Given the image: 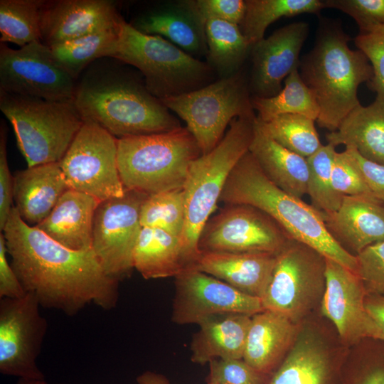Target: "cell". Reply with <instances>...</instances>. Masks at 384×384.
Returning a JSON list of instances; mask_svg holds the SVG:
<instances>
[{
  "mask_svg": "<svg viewBox=\"0 0 384 384\" xmlns=\"http://www.w3.org/2000/svg\"><path fill=\"white\" fill-rule=\"evenodd\" d=\"M11 265L41 306L73 316L95 304L117 306L119 281L109 277L92 250H73L26 223L14 206L3 230Z\"/></svg>",
  "mask_w": 384,
  "mask_h": 384,
  "instance_id": "obj_1",
  "label": "cell"
},
{
  "mask_svg": "<svg viewBox=\"0 0 384 384\" xmlns=\"http://www.w3.org/2000/svg\"><path fill=\"white\" fill-rule=\"evenodd\" d=\"M220 201L255 207L275 220L293 240L314 248L356 273V256L329 232L321 213L273 183L248 151L232 170Z\"/></svg>",
  "mask_w": 384,
  "mask_h": 384,
  "instance_id": "obj_2",
  "label": "cell"
},
{
  "mask_svg": "<svg viewBox=\"0 0 384 384\" xmlns=\"http://www.w3.org/2000/svg\"><path fill=\"white\" fill-rule=\"evenodd\" d=\"M74 103L83 122L97 124L117 139L181 127L144 84L111 70L87 72L77 84Z\"/></svg>",
  "mask_w": 384,
  "mask_h": 384,
  "instance_id": "obj_3",
  "label": "cell"
},
{
  "mask_svg": "<svg viewBox=\"0 0 384 384\" xmlns=\"http://www.w3.org/2000/svg\"><path fill=\"white\" fill-rule=\"evenodd\" d=\"M349 36L334 21L323 20L314 48L300 60L299 71L319 107L320 127L334 132L360 104L358 90L373 76L360 50L348 46Z\"/></svg>",
  "mask_w": 384,
  "mask_h": 384,
  "instance_id": "obj_4",
  "label": "cell"
},
{
  "mask_svg": "<svg viewBox=\"0 0 384 384\" xmlns=\"http://www.w3.org/2000/svg\"><path fill=\"white\" fill-rule=\"evenodd\" d=\"M202 155L186 127L117 139V163L127 191L151 196L183 189L191 163Z\"/></svg>",
  "mask_w": 384,
  "mask_h": 384,
  "instance_id": "obj_5",
  "label": "cell"
},
{
  "mask_svg": "<svg viewBox=\"0 0 384 384\" xmlns=\"http://www.w3.org/2000/svg\"><path fill=\"white\" fill-rule=\"evenodd\" d=\"M252 117H237L218 144L191 164L183 186L186 220L181 236L183 250L190 265L201 255V233L217 207L225 183L235 166L249 151L253 136Z\"/></svg>",
  "mask_w": 384,
  "mask_h": 384,
  "instance_id": "obj_6",
  "label": "cell"
},
{
  "mask_svg": "<svg viewBox=\"0 0 384 384\" xmlns=\"http://www.w3.org/2000/svg\"><path fill=\"white\" fill-rule=\"evenodd\" d=\"M105 58L137 68L147 90L159 100L201 88L210 83L214 73L207 63L161 36L139 32L123 18Z\"/></svg>",
  "mask_w": 384,
  "mask_h": 384,
  "instance_id": "obj_7",
  "label": "cell"
},
{
  "mask_svg": "<svg viewBox=\"0 0 384 384\" xmlns=\"http://www.w3.org/2000/svg\"><path fill=\"white\" fill-rule=\"evenodd\" d=\"M0 110L12 125L28 167L59 163L84 122L74 101L0 92Z\"/></svg>",
  "mask_w": 384,
  "mask_h": 384,
  "instance_id": "obj_8",
  "label": "cell"
},
{
  "mask_svg": "<svg viewBox=\"0 0 384 384\" xmlns=\"http://www.w3.org/2000/svg\"><path fill=\"white\" fill-rule=\"evenodd\" d=\"M249 82L241 71L177 96L160 100L186 123L202 154L221 141L232 120L255 117Z\"/></svg>",
  "mask_w": 384,
  "mask_h": 384,
  "instance_id": "obj_9",
  "label": "cell"
},
{
  "mask_svg": "<svg viewBox=\"0 0 384 384\" xmlns=\"http://www.w3.org/2000/svg\"><path fill=\"white\" fill-rule=\"evenodd\" d=\"M70 189L100 201L122 196L117 163V139L96 123L84 122L59 162Z\"/></svg>",
  "mask_w": 384,
  "mask_h": 384,
  "instance_id": "obj_10",
  "label": "cell"
},
{
  "mask_svg": "<svg viewBox=\"0 0 384 384\" xmlns=\"http://www.w3.org/2000/svg\"><path fill=\"white\" fill-rule=\"evenodd\" d=\"M75 79L51 49L34 41L18 49L0 43V92L52 101H74Z\"/></svg>",
  "mask_w": 384,
  "mask_h": 384,
  "instance_id": "obj_11",
  "label": "cell"
},
{
  "mask_svg": "<svg viewBox=\"0 0 384 384\" xmlns=\"http://www.w3.org/2000/svg\"><path fill=\"white\" fill-rule=\"evenodd\" d=\"M147 196L126 190L98 204L93 218L92 250L105 273L120 282L134 270L133 253L142 230L140 211Z\"/></svg>",
  "mask_w": 384,
  "mask_h": 384,
  "instance_id": "obj_12",
  "label": "cell"
},
{
  "mask_svg": "<svg viewBox=\"0 0 384 384\" xmlns=\"http://www.w3.org/2000/svg\"><path fill=\"white\" fill-rule=\"evenodd\" d=\"M292 239L270 216L249 205H226L208 219L198 241L203 252L277 255Z\"/></svg>",
  "mask_w": 384,
  "mask_h": 384,
  "instance_id": "obj_13",
  "label": "cell"
},
{
  "mask_svg": "<svg viewBox=\"0 0 384 384\" xmlns=\"http://www.w3.org/2000/svg\"><path fill=\"white\" fill-rule=\"evenodd\" d=\"M31 293L0 299V373L23 379L46 380L37 365L48 324Z\"/></svg>",
  "mask_w": 384,
  "mask_h": 384,
  "instance_id": "obj_14",
  "label": "cell"
},
{
  "mask_svg": "<svg viewBox=\"0 0 384 384\" xmlns=\"http://www.w3.org/2000/svg\"><path fill=\"white\" fill-rule=\"evenodd\" d=\"M325 257L310 246L290 239L277 255L275 266L261 299L264 309L294 320L311 294L325 284Z\"/></svg>",
  "mask_w": 384,
  "mask_h": 384,
  "instance_id": "obj_15",
  "label": "cell"
},
{
  "mask_svg": "<svg viewBox=\"0 0 384 384\" xmlns=\"http://www.w3.org/2000/svg\"><path fill=\"white\" fill-rule=\"evenodd\" d=\"M263 310L261 299L242 293L193 266L175 277L171 319L177 324L198 325L217 315L252 316Z\"/></svg>",
  "mask_w": 384,
  "mask_h": 384,
  "instance_id": "obj_16",
  "label": "cell"
},
{
  "mask_svg": "<svg viewBox=\"0 0 384 384\" xmlns=\"http://www.w3.org/2000/svg\"><path fill=\"white\" fill-rule=\"evenodd\" d=\"M325 292L322 314L331 320L346 341L363 338L383 340L382 333L368 312L366 288L358 275L345 266L325 258Z\"/></svg>",
  "mask_w": 384,
  "mask_h": 384,
  "instance_id": "obj_17",
  "label": "cell"
},
{
  "mask_svg": "<svg viewBox=\"0 0 384 384\" xmlns=\"http://www.w3.org/2000/svg\"><path fill=\"white\" fill-rule=\"evenodd\" d=\"M308 33V23L295 22L281 27L252 46L249 86L253 97L269 98L282 90V81L299 69V53Z\"/></svg>",
  "mask_w": 384,
  "mask_h": 384,
  "instance_id": "obj_18",
  "label": "cell"
},
{
  "mask_svg": "<svg viewBox=\"0 0 384 384\" xmlns=\"http://www.w3.org/2000/svg\"><path fill=\"white\" fill-rule=\"evenodd\" d=\"M122 18L110 0L45 1L41 11V41L60 44L117 27Z\"/></svg>",
  "mask_w": 384,
  "mask_h": 384,
  "instance_id": "obj_19",
  "label": "cell"
},
{
  "mask_svg": "<svg viewBox=\"0 0 384 384\" xmlns=\"http://www.w3.org/2000/svg\"><path fill=\"white\" fill-rule=\"evenodd\" d=\"M129 23L141 33L165 38L195 58L207 55L206 22L193 0L158 3Z\"/></svg>",
  "mask_w": 384,
  "mask_h": 384,
  "instance_id": "obj_20",
  "label": "cell"
},
{
  "mask_svg": "<svg viewBox=\"0 0 384 384\" xmlns=\"http://www.w3.org/2000/svg\"><path fill=\"white\" fill-rule=\"evenodd\" d=\"M322 215L332 237L356 255L384 241V203L373 195L344 196L336 211Z\"/></svg>",
  "mask_w": 384,
  "mask_h": 384,
  "instance_id": "obj_21",
  "label": "cell"
},
{
  "mask_svg": "<svg viewBox=\"0 0 384 384\" xmlns=\"http://www.w3.org/2000/svg\"><path fill=\"white\" fill-rule=\"evenodd\" d=\"M277 255L203 252L192 265L246 294L262 299L275 266Z\"/></svg>",
  "mask_w": 384,
  "mask_h": 384,
  "instance_id": "obj_22",
  "label": "cell"
},
{
  "mask_svg": "<svg viewBox=\"0 0 384 384\" xmlns=\"http://www.w3.org/2000/svg\"><path fill=\"white\" fill-rule=\"evenodd\" d=\"M69 189L59 163L27 167L13 176V200L22 220L37 225Z\"/></svg>",
  "mask_w": 384,
  "mask_h": 384,
  "instance_id": "obj_23",
  "label": "cell"
},
{
  "mask_svg": "<svg viewBox=\"0 0 384 384\" xmlns=\"http://www.w3.org/2000/svg\"><path fill=\"white\" fill-rule=\"evenodd\" d=\"M100 202L92 196L69 188L36 227L68 249L91 250L93 218Z\"/></svg>",
  "mask_w": 384,
  "mask_h": 384,
  "instance_id": "obj_24",
  "label": "cell"
},
{
  "mask_svg": "<svg viewBox=\"0 0 384 384\" xmlns=\"http://www.w3.org/2000/svg\"><path fill=\"white\" fill-rule=\"evenodd\" d=\"M249 151L266 176L277 187L299 198L306 195V159L274 140L257 117Z\"/></svg>",
  "mask_w": 384,
  "mask_h": 384,
  "instance_id": "obj_25",
  "label": "cell"
},
{
  "mask_svg": "<svg viewBox=\"0 0 384 384\" xmlns=\"http://www.w3.org/2000/svg\"><path fill=\"white\" fill-rule=\"evenodd\" d=\"M251 315L226 314L201 321L191 343V360L205 365L214 359H242Z\"/></svg>",
  "mask_w": 384,
  "mask_h": 384,
  "instance_id": "obj_26",
  "label": "cell"
},
{
  "mask_svg": "<svg viewBox=\"0 0 384 384\" xmlns=\"http://www.w3.org/2000/svg\"><path fill=\"white\" fill-rule=\"evenodd\" d=\"M326 138L335 147L345 145L364 159L384 165V99L376 97L370 105L355 107Z\"/></svg>",
  "mask_w": 384,
  "mask_h": 384,
  "instance_id": "obj_27",
  "label": "cell"
},
{
  "mask_svg": "<svg viewBox=\"0 0 384 384\" xmlns=\"http://www.w3.org/2000/svg\"><path fill=\"white\" fill-rule=\"evenodd\" d=\"M297 327L287 316L270 310L252 316L242 359L257 371H269L295 337Z\"/></svg>",
  "mask_w": 384,
  "mask_h": 384,
  "instance_id": "obj_28",
  "label": "cell"
},
{
  "mask_svg": "<svg viewBox=\"0 0 384 384\" xmlns=\"http://www.w3.org/2000/svg\"><path fill=\"white\" fill-rule=\"evenodd\" d=\"M133 265L145 279L176 277L190 267L181 238L149 227L142 228L134 250Z\"/></svg>",
  "mask_w": 384,
  "mask_h": 384,
  "instance_id": "obj_29",
  "label": "cell"
},
{
  "mask_svg": "<svg viewBox=\"0 0 384 384\" xmlns=\"http://www.w3.org/2000/svg\"><path fill=\"white\" fill-rule=\"evenodd\" d=\"M205 31L208 65L220 79L238 73L252 47L239 25L210 19L206 22Z\"/></svg>",
  "mask_w": 384,
  "mask_h": 384,
  "instance_id": "obj_30",
  "label": "cell"
},
{
  "mask_svg": "<svg viewBox=\"0 0 384 384\" xmlns=\"http://www.w3.org/2000/svg\"><path fill=\"white\" fill-rule=\"evenodd\" d=\"M328 369L323 347L305 336L297 341L269 384H324Z\"/></svg>",
  "mask_w": 384,
  "mask_h": 384,
  "instance_id": "obj_31",
  "label": "cell"
},
{
  "mask_svg": "<svg viewBox=\"0 0 384 384\" xmlns=\"http://www.w3.org/2000/svg\"><path fill=\"white\" fill-rule=\"evenodd\" d=\"M240 30L252 46L263 39L267 27L282 17L302 14H319L326 9L324 0H245Z\"/></svg>",
  "mask_w": 384,
  "mask_h": 384,
  "instance_id": "obj_32",
  "label": "cell"
},
{
  "mask_svg": "<svg viewBox=\"0 0 384 384\" xmlns=\"http://www.w3.org/2000/svg\"><path fill=\"white\" fill-rule=\"evenodd\" d=\"M284 86L275 96L269 98L252 97L253 110L258 119L267 122L282 114H298L317 119L319 107L311 90L302 80L299 69L284 80Z\"/></svg>",
  "mask_w": 384,
  "mask_h": 384,
  "instance_id": "obj_33",
  "label": "cell"
},
{
  "mask_svg": "<svg viewBox=\"0 0 384 384\" xmlns=\"http://www.w3.org/2000/svg\"><path fill=\"white\" fill-rule=\"evenodd\" d=\"M44 3V0H1L0 43H11L23 47L41 41Z\"/></svg>",
  "mask_w": 384,
  "mask_h": 384,
  "instance_id": "obj_34",
  "label": "cell"
},
{
  "mask_svg": "<svg viewBox=\"0 0 384 384\" xmlns=\"http://www.w3.org/2000/svg\"><path fill=\"white\" fill-rule=\"evenodd\" d=\"M119 28V24L114 28L54 45L50 48L59 64L76 80L95 60L106 57L108 49L117 38Z\"/></svg>",
  "mask_w": 384,
  "mask_h": 384,
  "instance_id": "obj_35",
  "label": "cell"
},
{
  "mask_svg": "<svg viewBox=\"0 0 384 384\" xmlns=\"http://www.w3.org/2000/svg\"><path fill=\"white\" fill-rule=\"evenodd\" d=\"M335 146L322 145L314 154L306 158L308 179L306 194L311 206L324 215H329L340 207L343 197L334 188L331 169L336 152Z\"/></svg>",
  "mask_w": 384,
  "mask_h": 384,
  "instance_id": "obj_36",
  "label": "cell"
},
{
  "mask_svg": "<svg viewBox=\"0 0 384 384\" xmlns=\"http://www.w3.org/2000/svg\"><path fill=\"white\" fill-rule=\"evenodd\" d=\"M258 120L274 140L306 159L323 145L314 120L311 118L298 114H282L267 122Z\"/></svg>",
  "mask_w": 384,
  "mask_h": 384,
  "instance_id": "obj_37",
  "label": "cell"
},
{
  "mask_svg": "<svg viewBox=\"0 0 384 384\" xmlns=\"http://www.w3.org/2000/svg\"><path fill=\"white\" fill-rule=\"evenodd\" d=\"M185 220L183 189L149 196L142 205L140 223L142 227L159 228L181 239Z\"/></svg>",
  "mask_w": 384,
  "mask_h": 384,
  "instance_id": "obj_38",
  "label": "cell"
},
{
  "mask_svg": "<svg viewBox=\"0 0 384 384\" xmlns=\"http://www.w3.org/2000/svg\"><path fill=\"white\" fill-rule=\"evenodd\" d=\"M355 45L368 58L373 71L368 87L384 99V24L359 32Z\"/></svg>",
  "mask_w": 384,
  "mask_h": 384,
  "instance_id": "obj_39",
  "label": "cell"
},
{
  "mask_svg": "<svg viewBox=\"0 0 384 384\" xmlns=\"http://www.w3.org/2000/svg\"><path fill=\"white\" fill-rule=\"evenodd\" d=\"M334 188L343 196L373 195L351 153L336 152L331 169Z\"/></svg>",
  "mask_w": 384,
  "mask_h": 384,
  "instance_id": "obj_40",
  "label": "cell"
},
{
  "mask_svg": "<svg viewBox=\"0 0 384 384\" xmlns=\"http://www.w3.org/2000/svg\"><path fill=\"white\" fill-rule=\"evenodd\" d=\"M326 8L338 9L354 19L360 32L384 24V0H324Z\"/></svg>",
  "mask_w": 384,
  "mask_h": 384,
  "instance_id": "obj_41",
  "label": "cell"
},
{
  "mask_svg": "<svg viewBox=\"0 0 384 384\" xmlns=\"http://www.w3.org/2000/svg\"><path fill=\"white\" fill-rule=\"evenodd\" d=\"M356 274L373 294L384 293V241L373 244L356 255Z\"/></svg>",
  "mask_w": 384,
  "mask_h": 384,
  "instance_id": "obj_42",
  "label": "cell"
},
{
  "mask_svg": "<svg viewBox=\"0 0 384 384\" xmlns=\"http://www.w3.org/2000/svg\"><path fill=\"white\" fill-rule=\"evenodd\" d=\"M207 381L217 384H262V373L242 359H214Z\"/></svg>",
  "mask_w": 384,
  "mask_h": 384,
  "instance_id": "obj_43",
  "label": "cell"
},
{
  "mask_svg": "<svg viewBox=\"0 0 384 384\" xmlns=\"http://www.w3.org/2000/svg\"><path fill=\"white\" fill-rule=\"evenodd\" d=\"M193 4L205 22L217 19L240 26L246 10L243 0H193Z\"/></svg>",
  "mask_w": 384,
  "mask_h": 384,
  "instance_id": "obj_44",
  "label": "cell"
},
{
  "mask_svg": "<svg viewBox=\"0 0 384 384\" xmlns=\"http://www.w3.org/2000/svg\"><path fill=\"white\" fill-rule=\"evenodd\" d=\"M6 127H0V229L3 231L14 206L13 176L11 174L6 153Z\"/></svg>",
  "mask_w": 384,
  "mask_h": 384,
  "instance_id": "obj_45",
  "label": "cell"
},
{
  "mask_svg": "<svg viewBox=\"0 0 384 384\" xmlns=\"http://www.w3.org/2000/svg\"><path fill=\"white\" fill-rule=\"evenodd\" d=\"M6 240L0 234V299L21 298L26 294L20 280L7 260Z\"/></svg>",
  "mask_w": 384,
  "mask_h": 384,
  "instance_id": "obj_46",
  "label": "cell"
},
{
  "mask_svg": "<svg viewBox=\"0 0 384 384\" xmlns=\"http://www.w3.org/2000/svg\"><path fill=\"white\" fill-rule=\"evenodd\" d=\"M356 161L371 193L384 203V165L362 157L353 148H346Z\"/></svg>",
  "mask_w": 384,
  "mask_h": 384,
  "instance_id": "obj_47",
  "label": "cell"
},
{
  "mask_svg": "<svg viewBox=\"0 0 384 384\" xmlns=\"http://www.w3.org/2000/svg\"><path fill=\"white\" fill-rule=\"evenodd\" d=\"M366 308L379 327L384 341V297L378 294L366 297Z\"/></svg>",
  "mask_w": 384,
  "mask_h": 384,
  "instance_id": "obj_48",
  "label": "cell"
},
{
  "mask_svg": "<svg viewBox=\"0 0 384 384\" xmlns=\"http://www.w3.org/2000/svg\"><path fill=\"white\" fill-rule=\"evenodd\" d=\"M137 384H170L164 375L146 370L137 378Z\"/></svg>",
  "mask_w": 384,
  "mask_h": 384,
  "instance_id": "obj_49",
  "label": "cell"
},
{
  "mask_svg": "<svg viewBox=\"0 0 384 384\" xmlns=\"http://www.w3.org/2000/svg\"><path fill=\"white\" fill-rule=\"evenodd\" d=\"M362 384H384V370H376L372 372Z\"/></svg>",
  "mask_w": 384,
  "mask_h": 384,
  "instance_id": "obj_50",
  "label": "cell"
},
{
  "mask_svg": "<svg viewBox=\"0 0 384 384\" xmlns=\"http://www.w3.org/2000/svg\"><path fill=\"white\" fill-rule=\"evenodd\" d=\"M17 384H47V382L46 380L20 378Z\"/></svg>",
  "mask_w": 384,
  "mask_h": 384,
  "instance_id": "obj_51",
  "label": "cell"
},
{
  "mask_svg": "<svg viewBox=\"0 0 384 384\" xmlns=\"http://www.w3.org/2000/svg\"><path fill=\"white\" fill-rule=\"evenodd\" d=\"M208 384H217L214 382H211V381H207Z\"/></svg>",
  "mask_w": 384,
  "mask_h": 384,
  "instance_id": "obj_52",
  "label": "cell"
},
{
  "mask_svg": "<svg viewBox=\"0 0 384 384\" xmlns=\"http://www.w3.org/2000/svg\"><path fill=\"white\" fill-rule=\"evenodd\" d=\"M59 384H63V383H59Z\"/></svg>",
  "mask_w": 384,
  "mask_h": 384,
  "instance_id": "obj_53",
  "label": "cell"
}]
</instances>
